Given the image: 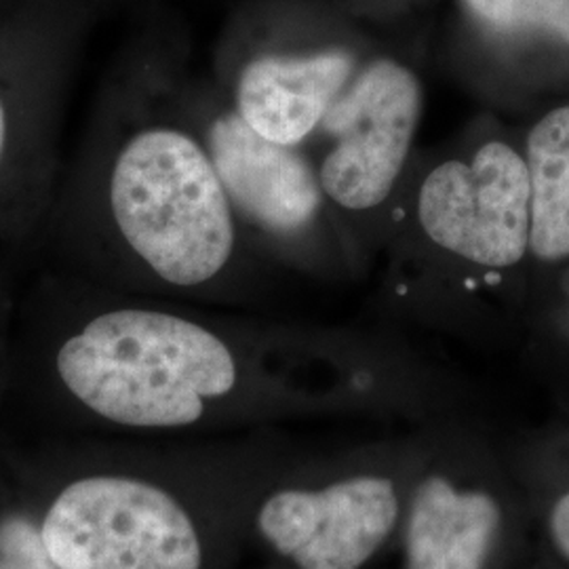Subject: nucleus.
Segmentation results:
<instances>
[{
    "label": "nucleus",
    "instance_id": "nucleus-9",
    "mask_svg": "<svg viewBox=\"0 0 569 569\" xmlns=\"http://www.w3.org/2000/svg\"><path fill=\"white\" fill-rule=\"evenodd\" d=\"M500 519L493 496L428 477L409 510L406 569H486Z\"/></svg>",
    "mask_w": 569,
    "mask_h": 569
},
{
    "label": "nucleus",
    "instance_id": "nucleus-14",
    "mask_svg": "<svg viewBox=\"0 0 569 569\" xmlns=\"http://www.w3.org/2000/svg\"><path fill=\"white\" fill-rule=\"evenodd\" d=\"M550 533H552L557 549L561 550V555L569 559V493H566L552 509Z\"/></svg>",
    "mask_w": 569,
    "mask_h": 569
},
{
    "label": "nucleus",
    "instance_id": "nucleus-10",
    "mask_svg": "<svg viewBox=\"0 0 569 569\" xmlns=\"http://www.w3.org/2000/svg\"><path fill=\"white\" fill-rule=\"evenodd\" d=\"M531 251L547 262L569 258V106L533 127L528 140Z\"/></svg>",
    "mask_w": 569,
    "mask_h": 569
},
{
    "label": "nucleus",
    "instance_id": "nucleus-8",
    "mask_svg": "<svg viewBox=\"0 0 569 569\" xmlns=\"http://www.w3.org/2000/svg\"><path fill=\"white\" fill-rule=\"evenodd\" d=\"M352 72V58L258 56L237 72L232 110L270 142L296 146L326 119Z\"/></svg>",
    "mask_w": 569,
    "mask_h": 569
},
{
    "label": "nucleus",
    "instance_id": "nucleus-6",
    "mask_svg": "<svg viewBox=\"0 0 569 569\" xmlns=\"http://www.w3.org/2000/svg\"><path fill=\"white\" fill-rule=\"evenodd\" d=\"M399 517L387 477H352L319 491L281 489L256 510V529L270 549L300 569H361Z\"/></svg>",
    "mask_w": 569,
    "mask_h": 569
},
{
    "label": "nucleus",
    "instance_id": "nucleus-1",
    "mask_svg": "<svg viewBox=\"0 0 569 569\" xmlns=\"http://www.w3.org/2000/svg\"><path fill=\"white\" fill-rule=\"evenodd\" d=\"M142 68L96 93L34 241V262L89 283L154 296L220 281L237 213L201 136L159 112Z\"/></svg>",
    "mask_w": 569,
    "mask_h": 569
},
{
    "label": "nucleus",
    "instance_id": "nucleus-11",
    "mask_svg": "<svg viewBox=\"0 0 569 569\" xmlns=\"http://www.w3.org/2000/svg\"><path fill=\"white\" fill-rule=\"evenodd\" d=\"M0 569H58L44 549L21 453L0 441Z\"/></svg>",
    "mask_w": 569,
    "mask_h": 569
},
{
    "label": "nucleus",
    "instance_id": "nucleus-13",
    "mask_svg": "<svg viewBox=\"0 0 569 569\" xmlns=\"http://www.w3.org/2000/svg\"><path fill=\"white\" fill-rule=\"evenodd\" d=\"M467 4L496 30L538 28L569 42V0H467Z\"/></svg>",
    "mask_w": 569,
    "mask_h": 569
},
{
    "label": "nucleus",
    "instance_id": "nucleus-7",
    "mask_svg": "<svg viewBox=\"0 0 569 569\" xmlns=\"http://www.w3.org/2000/svg\"><path fill=\"white\" fill-rule=\"evenodd\" d=\"M201 140L237 218L272 237L296 234L315 218L319 182L293 146L266 140L232 108L203 122Z\"/></svg>",
    "mask_w": 569,
    "mask_h": 569
},
{
    "label": "nucleus",
    "instance_id": "nucleus-12",
    "mask_svg": "<svg viewBox=\"0 0 569 569\" xmlns=\"http://www.w3.org/2000/svg\"><path fill=\"white\" fill-rule=\"evenodd\" d=\"M34 264V243L0 249V418L13 392L16 323L28 268Z\"/></svg>",
    "mask_w": 569,
    "mask_h": 569
},
{
    "label": "nucleus",
    "instance_id": "nucleus-5",
    "mask_svg": "<svg viewBox=\"0 0 569 569\" xmlns=\"http://www.w3.org/2000/svg\"><path fill=\"white\" fill-rule=\"evenodd\" d=\"M422 93L416 77L395 61H376L327 110L336 138L321 183L346 209L382 203L397 182L420 119Z\"/></svg>",
    "mask_w": 569,
    "mask_h": 569
},
{
    "label": "nucleus",
    "instance_id": "nucleus-2",
    "mask_svg": "<svg viewBox=\"0 0 569 569\" xmlns=\"http://www.w3.org/2000/svg\"><path fill=\"white\" fill-rule=\"evenodd\" d=\"M58 569H207L201 519L136 441L58 437L21 453Z\"/></svg>",
    "mask_w": 569,
    "mask_h": 569
},
{
    "label": "nucleus",
    "instance_id": "nucleus-3",
    "mask_svg": "<svg viewBox=\"0 0 569 569\" xmlns=\"http://www.w3.org/2000/svg\"><path fill=\"white\" fill-rule=\"evenodd\" d=\"M68 79L56 34L0 28V249L34 243L41 232L63 169Z\"/></svg>",
    "mask_w": 569,
    "mask_h": 569
},
{
    "label": "nucleus",
    "instance_id": "nucleus-4",
    "mask_svg": "<svg viewBox=\"0 0 569 569\" xmlns=\"http://www.w3.org/2000/svg\"><path fill=\"white\" fill-rule=\"evenodd\" d=\"M418 211L428 237L451 253L477 264H517L531 232L528 163L507 143H486L472 163L439 164L425 180Z\"/></svg>",
    "mask_w": 569,
    "mask_h": 569
}]
</instances>
